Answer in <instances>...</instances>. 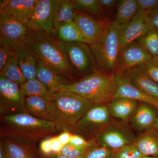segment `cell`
Segmentation results:
<instances>
[{"label": "cell", "instance_id": "cell-1", "mask_svg": "<svg viewBox=\"0 0 158 158\" xmlns=\"http://www.w3.org/2000/svg\"><path fill=\"white\" fill-rule=\"evenodd\" d=\"M1 137L36 143L61 132L53 122L36 118L27 113L1 116Z\"/></svg>", "mask_w": 158, "mask_h": 158}, {"label": "cell", "instance_id": "cell-2", "mask_svg": "<svg viewBox=\"0 0 158 158\" xmlns=\"http://www.w3.org/2000/svg\"><path fill=\"white\" fill-rule=\"evenodd\" d=\"M24 44L37 60L66 77L73 76L75 71L67 56L51 34L30 30Z\"/></svg>", "mask_w": 158, "mask_h": 158}, {"label": "cell", "instance_id": "cell-3", "mask_svg": "<svg viewBox=\"0 0 158 158\" xmlns=\"http://www.w3.org/2000/svg\"><path fill=\"white\" fill-rule=\"evenodd\" d=\"M51 110L53 122L61 131L72 133L77 123L94 104L78 94L59 90L52 93Z\"/></svg>", "mask_w": 158, "mask_h": 158}, {"label": "cell", "instance_id": "cell-4", "mask_svg": "<svg viewBox=\"0 0 158 158\" xmlns=\"http://www.w3.org/2000/svg\"><path fill=\"white\" fill-rule=\"evenodd\" d=\"M116 89L114 74L98 70L78 81L59 86L53 92L67 90L78 94L94 104H106L114 98Z\"/></svg>", "mask_w": 158, "mask_h": 158}, {"label": "cell", "instance_id": "cell-5", "mask_svg": "<svg viewBox=\"0 0 158 158\" xmlns=\"http://www.w3.org/2000/svg\"><path fill=\"white\" fill-rule=\"evenodd\" d=\"M119 26L113 21L101 36L90 45L97 69L109 74H114L117 70L120 49L118 36Z\"/></svg>", "mask_w": 158, "mask_h": 158}, {"label": "cell", "instance_id": "cell-6", "mask_svg": "<svg viewBox=\"0 0 158 158\" xmlns=\"http://www.w3.org/2000/svg\"><path fill=\"white\" fill-rule=\"evenodd\" d=\"M110 116L107 105L94 104L78 122L73 132L88 141H94L111 121Z\"/></svg>", "mask_w": 158, "mask_h": 158}, {"label": "cell", "instance_id": "cell-7", "mask_svg": "<svg viewBox=\"0 0 158 158\" xmlns=\"http://www.w3.org/2000/svg\"><path fill=\"white\" fill-rule=\"evenodd\" d=\"M58 42L75 71L88 76L98 71L90 45L82 42Z\"/></svg>", "mask_w": 158, "mask_h": 158}, {"label": "cell", "instance_id": "cell-8", "mask_svg": "<svg viewBox=\"0 0 158 158\" xmlns=\"http://www.w3.org/2000/svg\"><path fill=\"white\" fill-rule=\"evenodd\" d=\"M25 100L19 85L0 75L1 116L27 113Z\"/></svg>", "mask_w": 158, "mask_h": 158}, {"label": "cell", "instance_id": "cell-9", "mask_svg": "<svg viewBox=\"0 0 158 158\" xmlns=\"http://www.w3.org/2000/svg\"><path fill=\"white\" fill-rule=\"evenodd\" d=\"M136 138L124 123L111 121L99 134L94 141L114 152L133 144Z\"/></svg>", "mask_w": 158, "mask_h": 158}, {"label": "cell", "instance_id": "cell-10", "mask_svg": "<svg viewBox=\"0 0 158 158\" xmlns=\"http://www.w3.org/2000/svg\"><path fill=\"white\" fill-rule=\"evenodd\" d=\"M30 30L25 25L0 11V46L14 52L23 44Z\"/></svg>", "mask_w": 158, "mask_h": 158}, {"label": "cell", "instance_id": "cell-11", "mask_svg": "<svg viewBox=\"0 0 158 158\" xmlns=\"http://www.w3.org/2000/svg\"><path fill=\"white\" fill-rule=\"evenodd\" d=\"M59 2L60 0H37L34 15L28 27L52 34L54 15Z\"/></svg>", "mask_w": 158, "mask_h": 158}, {"label": "cell", "instance_id": "cell-12", "mask_svg": "<svg viewBox=\"0 0 158 158\" xmlns=\"http://www.w3.org/2000/svg\"><path fill=\"white\" fill-rule=\"evenodd\" d=\"M152 57L137 40L120 49L116 73H123L144 65Z\"/></svg>", "mask_w": 158, "mask_h": 158}, {"label": "cell", "instance_id": "cell-13", "mask_svg": "<svg viewBox=\"0 0 158 158\" xmlns=\"http://www.w3.org/2000/svg\"><path fill=\"white\" fill-rule=\"evenodd\" d=\"M151 28L148 12L139 9L136 16L131 21L119 26L118 36L120 49L138 40Z\"/></svg>", "mask_w": 158, "mask_h": 158}, {"label": "cell", "instance_id": "cell-14", "mask_svg": "<svg viewBox=\"0 0 158 158\" xmlns=\"http://www.w3.org/2000/svg\"><path fill=\"white\" fill-rule=\"evenodd\" d=\"M5 158H43L36 143L1 137Z\"/></svg>", "mask_w": 158, "mask_h": 158}, {"label": "cell", "instance_id": "cell-15", "mask_svg": "<svg viewBox=\"0 0 158 158\" xmlns=\"http://www.w3.org/2000/svg\"><path fill=\"white\" fill-rule=\"evenodd\" d=\"M116 84L114 98H123L152 105L158 110V99L142 92L132 84L123 74H114Z\"/></svg>", "mask_w": 158, "mask_h": 158}, {"label": "cell", "instance_id": "cell-16", "mask_svg": "<svg viewBox=\"0 0 158 158\" xmlns=\"http://www.w3.org/2000/svg\"><path fill=\"white\" fill-rule=\"evenodd\" d=\"M37 0H4L0 2V11L27 27L34 15Z\"/></svg>", "mask_w": 158, "mask_h": 158}, {"label": "cell", "instance_id": "cell-17", "mask_svg": "<svg viewBox=\"0 0 158 158\" xmlns=\"http://www.w3.org/2000/svg\"><path fill=\"white\" fill-rule=\"evenodd\" d=\"M74 22L76 24L89 45L101 36L110 23L94 19L88 14L77 11Z\"/></svg>", "mask_w": 158, "mask_h": 158}, {"label": "cell", "instance_id": "cell-18", "mask_svg": "<svg viewBox=\"0 0 158 158\" xmlns=\"http://www.w3.org/2000/svg\"><path fill=\"white\" fill-rule=\"evenodd\" d=\"M157 109L144 102H140L135 112L130 118L133 129L138 132H144L154 127L158 116Z\"/></svg>", "mask_w": 158, "mask_h": 158}, {"label": "cell", "instance_id": "cell-19", "mask_svg": "<svg viewBox=\"0 0 158 158\" xmlns=\"http://www.w3.org/2000/svg\"><path fill=\"white\" fill-rule=\"evenodd\" d=\"M122 74L142 92L158 99V84L148 75L144 65L129 69Z\"/></svg>", "mask_w": 158, "mask_h": 158}, {"label": "cell", "instance_id": "cell-20", "mask_svg": "<svg viewBox=\"0 0 158 158\" xmlns=\"http://www.w3.org/2000/svg\"><path fill=\"white\" fill-rule=\"evenodd\" d=\"M36 78L47 87L51 93L59 86L71 83L66 77L38 60Z\"/></svg>", "mask_w": 158, "mask_h": 158}, {"label": "cell", "instance_id": "cell-21", "mask_svg": "<svg viewBox=\"0 0 158 158\" xmlns=\"http://www.w3.org/2000/svg\"><path fill=\"white\" fill-rule=\"evenodd\" d=\"M50 99L42 97H25V102L27 113L39 119L54 122Z\"/></svg>", "mask_w": 158, "mask_h": 158}, {"label": "cell", "instance_id": "cell-22", "mask_svg": "<svg viewBox=\"0 0 158 158\" xmlns=\"http://www.w3.org/2000/svg\"><path fill=\"white\" fill-rule=\"evenodd\" d=\"M138 102L130 99L118 98H113L108 104L111 116L123 121L131 118L135 112Z\"/></svg>", "mask_w": 158, "mask_h": 158}, {"label": "cell", "instance_id": "cell-23", "mask_svg": "<svg viewBox=\"0 0 158 158\" xmlns=\"http://www.w3.org/2000/svg\"><path fill=\"white\" fill-rule=\"evenodd\" d=\"M20 69L26 80L36 78L38 60L26 48L24 44L14 51Z\"/></svg>", "mask_w": 158, "mask_h": 158}, {"label": "cell", "instance_id": "cell-24", "mask_svg": "<svg viewBox=\"0 0 158 158\" xmlns=\"http://www.w3.org/2000/svg\"><path fill=\"white\" fill-rule=\"evenodd\" d=\"M134 144L144 156L158 157V132L154 127L136 138Z\"/></svg>", "mask_w": 158, "mask_h": 158}, {"label": "cell", "instance_id": "cell-25", "mask_svg": "<svg viewBox=\"0 0 158 158\" xmlns=\"http://www.w3.org/2000/svg\"><path fill=\"white\" fill-rule=\"evenodd\" d=\"M77 12L73 1L60 0L54 15L52 34L57 33L62 26L74 22Z\"/></svg>", "mask_w": 158, "mask_h": 158}, {"label": "cell", "instance_id": "cell-26", "mask_svg": "<svg viewBox=\"0 0 158 158\" xmlns=\"http://www.w3.org/2000/svg\"><path fill=\"white\" fill-rule=\"evenodd\" d=\"M139 11L137 0H120L117 5L115 21L119 26L129 22Z\"/></svg>", "mask_w": 158, "mask_h": 158}, {"label": "cell", "instance_id": "cell-27", "mask_svg": "<svg viewBox=\"0 0 158 158\" xmlns=\"http://www.w3.org/2000/svg\"><path fill=\"white\" fill-rule=\"evenodd\" d=\"M0 75L19 85L27 81L20 69L15 52L9 57L4 68L0 71Z\"/></svg>", "mask_w": 158, "mask_h": 158}, {"label": "cell", "instance_id": "cell-28", "mask_svg": "<svg viewBox=\"0 0 158 158\" xmlns=\"http://www.w3.org/2000/svg\"><path fill=\"white\" fill-rule=\"evenodd\" d=\"M19 86L25 97L40 96L51 98L52 96V93L47 87L37 78L27 80Z\"/></svg>", "mask_w": 158, "mask_h": 158}, {"label": "cell", "instance_id": "cell-29", "mask_svg": "<svg viewBox=\"0 0 158 158\" xmlns=\"http://www.w3.org/2000/svg\"><path fill=\"white\" fill-rule=\"evenodd\" d=\"M57 34L59 40L62 42H82L87 44L85 37L74 22L62 26L57 31Z\"/></svg>", "mask_w": 158, "mask_h": 158}, {"label": "cell", "instance_id": "cell-30", "mask_svg": "<svg viewBox=\"0 0 158 158\" xmlns=\"http://www.w3.org/2000/svg\"><path fill=\"white\" fill-rule=\"evenodd\" d=\"M152 58H158V32L152 27L137 40Z\"/></svg>", "mask_w": 158, "mask_h": 158}, {"label": "cell", "instance_id": "cell-31", "mask_svg": "<svg viewBox=\"0 0 158 158\" xmlns=\"http://www.w3.org/2000/svg\"><path fill=\"white\" fill-rule=\"evenodd\" d=\"M114 152L94 141L82 158H114Z\"/></svg>", "mask_w": 158, "mask_h": 158}, {"label": "cell", "instance_id": "cell-32", "mask_svg": "<svg viewBox=\"0 0 158 158\" xmlns=\"http://www.w3.org/2000/svg\"><path fill=\"white\" fill-rule=\"evenodd\" d=\"M74 6L77 11H84L93 14H97L101 9L99 0H75Z\"/></svg>", "mask_w": 158, "mask_h": 158}, {"label": "cell", "instance_id": "cell-33", "mask_svg": "<svg viewBox=\"0 0 158 158\" xmlns=\"http://www.w3.org/2000/svg\"><path fill=\"white\" fill-rule=\"evenodd\" d=\"M144 157L134 144L115 152L114 155V158H143Z\"/></svg>", "mask_w": 158, "mask_h": 158}, {"label": "cell", "instance_id": "cell-34", "mask_svg": "<svg viewBox=\"0 0 158 158\" xmlns=\"http://www.w3.org/2000/svg\"><path fill=\"white\" fill-rule=\"evenodd\" d=\"M144 65L145 72L158 84V58H152Z\"/></svg>", "mask_w": 158, "mask_h": 158}, {"label": "cell", "instance_id": "cell-35", "mask_svg": "<svg viewBox=\"0 0 158 158\" xmlns=\"http://www.w3.org/2000/svg\"><path fill=\"white\" fill-rule=\"evenodd\" d=\"M86 150L79 149L74 147L71 144H69L62 147L59 154L62 155L69 158H82Z\"/></svg>", "mask_w": 158, "mask_h": 158}, {"label": "cell", "instance_id": "cell-36", "mask_svg": "<svg viewBox=\"0 0 158 158\" xmlns=\"http://www.w3.org/2000/svg\"><path fill=\"white\" fill-rule=\"evenodd\" d=\"M94 141H88L84 137L76 134H73L69 144L79 149L86 150Z\"/></svg>", "mask_w": 158, "mask_h": 158}, {"label": "cell", "instance_id": "cell-37", "mask_svg": "<svg viewBox=\"0 0 158 158\" xmlns=\"http://www.w3.org/2000/svg\"><path fill=\"white\" fill-rule=\"evenodd\" d=\"M39 150L44 157L53 155L52 148V137H48L42 139L40 143Z\"/></svg>", "mask_w": 158, "mask_h": 158}, {"label": "cell", "instance_id": "cell-38", "mask_svg": "<svg viewBox=\"0 0 158 158\" xmlns=\"http://www.w3.org/2000/svg\"><path fill=\"white\" fill-rule=\"evenodd\" d=\"M139 10L149 12L158 9V0H137Z\"/></svg>", "mask_w": 158, "mask_h": 158}, {"label": "cell", "instance_id": "cell-39", "mask_svg": "<svg viewBox=\"0 0 158 158\" xmlns=\"http://www.w3.org/2000/svg\"><path fill=\"white\" fill-rule=\"evenodd\" d=\"M14 52L10 49L0 46V71L4 68L9 57Z\"/></svg>", "mask_w": 158, "mask_h": 158}, {"label": "cell", "instance_id": "cell-40", "mask_svg": "<svg viewBox=\"0 0 158 158\" xmlns=\"http://www.w3.org/2000/svg\"><path fill=\"white\" fill-rule=\"evenodd\" d=\"M148 19L151 27L158 32V9L148 12Z\"/></svg>", "mask_w": 158, "mask_h": 158}, {"label": "cell", "instance_id": "cell-41", "mask_svg": "<svg viewBox=\"0 0 158 158\" xmlns=\"http://www.w3.org/2000/svg\"><path fill=\"white\" fill-rule=\"evenodd\" d=\"M63 146L58 139L57 136L52 137V148L53 154H59Z\"/></svg>", "mask_w": 158, "mask_h": 158}, {"label": "cell", "instance_id": "cell-42", "mask_svg": "<svg viewBox=\"0 0 158 158\" xmlns=\"http://www.w3.org/2000/svg\"><path fill=\"white\" fill-rule=\"evenodd\" d=\"M72 133L68 131H63L61 132L59 135L57 136L58 139L61 144L64 146L69 144L72 135Z\"/></svg>", "mask_w": 158, "mask_h": 158}, {"label": "cell", "instance_id": "cell-43", "mask_svg": "<svg viewBox=\"0 0 158 158\" xmlns=\"http://www.w3.org/2000/svg\"><path fill=\"white\" fill-rule=\"evenodd\" d=\"M118 1L116 0H99L101 9H109L113 8L118 4Z\"/></svg>", "mask_w": 158, "mask_h": 158}, {"label": "cell", "instance_id": "cell-44", "mask_svg": "<svg viewBox=\"0 0 158 158\" xmlns=\"http://www.w3.org/2000/svg\"><path fill=\"white\" fill-rule=\"evenodd\" d=\"M0 158H5L2 147L0 145Z\"/></svg>", "mask_w": 158, "mask_h": 158}, {"label": "cell", "instance_id": "cell-45", "mask_svg": "<svg viewBox=\"0 0 158 158\" xmlns=\"http://www.w3.org/2000/svg\"><path fill=\"white\" fill-rule=\"evenodd\" d=\"M55 158H69L61 154L54 155Z\"/></svg>", "mask_w": 158, "mask_h": 158}, {"label": "cell", "instance_id": "cell-46", "mask_svg": "<svg viewBox=\"0 0 158 158\" xmlns=\"http://www.w3.org/2000/svg\"><path fill=\"white\" fill-rule=\"evenodd\" d=\"M154 127L158 132V116L156 120L155 124L154 125Z\"/></svg>", "mask_w": 158, "mask_h": 158}, {"label": "cell", "instance_id": "cell-47", "mask_svg": "<svg viewBox=\"0 0 158 158\" xmlns=\"http://www.w3.org/2000/svg\"><path fill=\"white\" fill-rule=\"evenodd\" d=\"M43 158H54V156L53 155L50 156H48V157H44Z\"/></svg>", "mask_w": 158, "mask_h": 158}, {"label": "cell", "instance_id": "cell-48", "mask_svg": "<svg viewBox=\"0 0 158 158\" xmlns=\"http://www.w3.org/2000/svg\"><path fill=\"white\" fill-rule=\"evenodd\" d=\"M143 158H158L156 157L144 156Z\"/></svg>", "mask_w": 158, "mask_h": 158}]
</instances>
